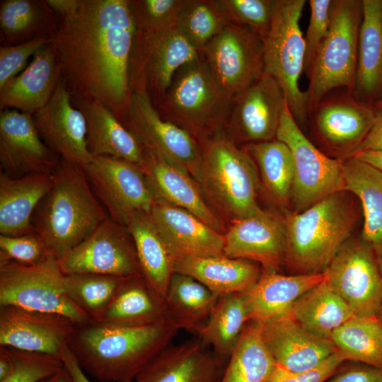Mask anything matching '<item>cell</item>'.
I'll return each instance as SVG.
<instances>
[{
    "instance_id": "6da1fadb",
    "label": "cell",
    "mask_w": 382,
    "mask_h": 382,
    "mask_svg": "<svg viewBox=\"0 0 382 382\" xmlns=\"http://www.w3.org/2000/svg\"><path fill=\"white\" fill-rule=\"evenodd\" d=\"M135 33L130 0H81L76 12L60 18L52 43L73 98L100 102L124 120Z\"/></svg>"
},
{
    "instance_id": "7a4b0ae2",
    "label": "cell",
    "mask_w": 382,
    "mask_h": 382,
    "mask_svg": "<svg viewBox=\"0 0 382 382\" xmlns=\"http://www.w3.org/2000/svg\"><path fill=\"white\" fill-rule=\"evenodd\" d=\"M172 320L143 325H76L69 347L83 371L101 382H134L179 330Z\"/></svg>"
},
{
    "instance_id": "3957f363",
    "label": "cell",
    "mask_w": 382,
    "mask_h": 382,
    "mask_svg": "<svg viewBox=\"0 0 382 382\" xmlns=\"http://www.w3.org/2000/svg\"><path fill=\"white\" fill-rule=\"evenodd\" d=\"M54 176L33 214V225L48 253L59 260L110 216L82 167L61 158Z\"/></svg>"
},
{
    "instance_id": "277c9868",
    "label": "cell",
    "mask_w": 382,
    "mask_h": 382,
    "mask_svg": "<svg viewBox=\"0 0 382 382\" xmlns=\"http://www.w3.org/2000/svg\"><path fill=\"white\" fill-rule=\"evenodd\" d=\"M347 191L330 195L306 210L284 219L285 263L294 274L323 273L349 238L356 208Z\"/></svg>"
},
{
    "instance_id": "5b68a950",
    "label": "cell",
    "mask_w": 382,
    "mask_h": 382,
    "mask_svg": "<svg viewBox=\"0 0 382 382\" xmlns=\"http://www.w3.org/2000/svg\"><path fill=\"white\" fill-rule=\"evenodd\" d=\"M361 21L362 0H332L328 33L308 78V114L335 91L353 94Z\"/></svg>"
},
{
    "instance_id": "8992f818",
    "label": "cell",
    "mask_w": 382,
    "mask_h": 382,
    "mask_svg": "<svg viewBox=\"0 0 382 382\" xmlns=\"http://www.w3.org/2000/svg\"><path fill=\"white\" fill-rule=\"evenodd\" d=\"M199 145L202 156L199 184L220 209L233 221L261 211L257 199L258 170L249 153L219 135Z\"/></svg>"
},
{
    "instance_id": "52a82bcc",
    "label": "cell",
    "mask_w": 382,
    "mask_h": 382,
    "mask_svg": "<svg viewBox=\"0 0 382 382\" xmlns=\"http://www.w3.org/2000/svg\"><path fill=\"white\" fill-rule=\"evenodd\" d=\"M232 100L201 54L177 71L166 94L154 106L163 118L183 125L194 136L224 125Z\"/></svg>"
},
{
    "instance_id": "ba28073f",
    "label": "cell",
    "mask_w": 382,
    "mask_h": 382,
    "mask_svg": "<svg viewBox=\"0 0 382 382\" xmlns=\"http://www.w3.org/2000/svg\"><path fill=\"white\" fill-rule=\"evenodd\" d=\"M306 2L277 0L271 27L264 40V72L279 84L299 125L308 118L307 94L299 85L305 57L304 37L299 22Z\"/></svg>"
},
{
    "instance_id": "9c48e42d",
    "label": "cell",
    "mask_w": 382,
    "mask_h": 382,
    "mask_svg": "<svg viewBox=\"0 0 382 382\" xmlns=\"http://www.w3.org/2000/svg\"><path fill=\"white\" fill-rule=\"evenodd\" d=\"M58 260L48 255L34 265L0 260V306L58 314L77 325L92 321L68 296Z\"/></svg>"
},
{
    "instance_id": "30bf717a",
    "label": "cell",
    "mask_w": 382,
    "mask_h": 382,
    "mask_svg": "<svg viewBox=\"0 0 382 382\" xmlns=\"http://www.w3.org/2000/svg\"><path fill=\"white\" fill-rule=\"evenodd\" d=\"M121 122L136 137L144 151L199 183L202 163L200 145L187 129L161 116L145 86L132 88L129 108Z\"/></svg>"
},
{
    "instance_id": "8fae6325",
    "label": "cell",
    "mask_w": 382,
    "mask_h": 382,
    "mask_svg": "<svg viewBox=\"0 0 382 382\" xmlns=\"http://www.w3.org/2000/svg\"><path fill=\"white\" fill-rule=\"evenodd\" d=\"M276 139L289 149L294 161L291 202L301 212L325 197L345 191L343 159L329 157L303 134L287 104L282 112Z\"/></svg>"
},
{
    "instance_id": "7c38bea8",
    "label": "cell",
    "mask_w": 382,
    "mask_h": 382,
    "mask_svg": "<svg viewBox=\"0 0 382 382\" xmlns=\"http://www.w3.org/2000/svg\"><path fill=\"white\" fill-rule=\"evenodd\" d=\"M325 280L354 316L379 317L382 272L373 249L362 239H347L324 272Z\"/></svg>"
},
{
    "instance_id": "4fadbf2b",
    "label": "cell",
    "mask_w": 382,
    "mask_h": 382,
    "mask_svg": "<svg viewBox=\"0 0 382 382\" xmlns=\"http://www.w3.org/2000/svg\"><path fill=\"white\" fill-rule=\"evenodd\" d=\"M200 56L177 25L151 35L136 30L130 69L131 89L143 85L156 105L166 94L177 71Z\"/></svg>"
},
{
    "instance_id": "5bb4252c",
    "label": "cell",
    "mask_w": 382,
    "mask_h": 382,
    "mask_svg": "<svg viewBox=\"0 0 382 382\" xmlns=\"http://www.w3.org/2000/svg\"><path fill=\"white\" fill-rule=\"evenodd\" d=\"M83 169L112 219L126 226L134 214H149L155 197L140 166L115 157L96 156Z\"/></svg>"
},
{
    "instance_id": "9a60e30c",
    "label": "cell",
    "mask_w": 382,
    "mask_h": 382,
    "mask_svg": "<svg viewBox=\"0 0 382 382\" xmlns=\"http://www.w3.org/2000/svg\"><path fill=\"white\" fill-rule=\"evenodd\" d=\"M202 56L221 88L233 98L264 72V41L246 27L228 23Z\"/></svg>"
},
{
    "instance_id": "2e32d148",
    "label": "cell",
    "mask_w": 382,
    "mask_h": 382,
    "mask_svg": "<svg viewBox=\"0 0 382 382\" xmlns=\"http://www.w3.org/2000/svg\"><path fill=\"white\" fill-rule=\"evenodd\" d=\"M58 261L64 274L95 273L122 278L142 276L130 233L110 217Z\"/></svg>"
},
{
    "instance_id": "e0dca14e",
    "label": "cell",
    "mask_w": 382,
    "mask_h": 382,
    "mask_svg": "<svg viewBox=\"0 0 382 382\" xmlns=\"http://www.w3.org/2000/svg\"><path fill=\"white\" fill-rule=\"evenodd\" d=\"M286 105L283 91L271 75L260 78L232 100L224 125L231 140L258 143L276 139Z\"/></svg>"
},
{
    "instance_id": "ac0fdd59",
    "label": "cell",
    "mask_w": 382,
    "mask_h": 382,
    "mask_svg": "<svg viewBox=\"0 0 382 382\" xmlns=\"http://www.w3.org/2000/svg\"><path fill=\"white\" fill-rule=\"evenodd\" d=\"M71 98L60 77L50 101L33 118L41 139L53 152L83 168L94 156L88 149L86 118Z\"/></svg>"
},
{
    "instance_id": "d6986e66",
    "label": "cell",
    "mask_w": 382,
    "mask_h": 382,
    "mask_svg": "<svg viewBox=\"0 0 382 382\" xmlns=\"http://www.w3.org/2000/svg\"><path fill=\"white\" fill-rule=\"evenodd\" d=\"M76 325L61 315L0 306V346L62 359Z\"/></svg>"
},
{
    "instance_id": "ffe728a7",
    "label": "cell",
    "mask_w": 382,
    "mask_h": 382,
    "mask_svg": "<svg viewBox=\"0 0 382 382\" xmlns=\"http://www.w3.org/2000/svg\"><path fill=\"white\" fill-rule=\"evenodd\" d=\"M311 115L320 139L331 149L345 154L346 158L366 137L375 122L376 110L345 90L340 94H328L310 111Z\"/></svg>"
},
{
    "instance_id": "44dd1931",
    "label": "cell",
    "mask_w": 382,
    "mask_h": 382,
    "mask_svg": "<svg viewBox=\"0 0 382 382\" xmlns=\"http://www.w3.org/2000/svg\"><path fill=\"white\" fill-rule=\"evenodd\" d=\"M61 158L41 139L33 115L14 109L0 112L1 171L13 178L52 173Z\"/></svg>"
},
{
    "instance_id": "7402d4cb",
    "label": "cell",
    "mask_w": 382,
    "mask_h": 382,
    "mask_svg": "<svg viewBox=\"0 0 382 382\" xmlns=\"http://www.w3.org/2000/svg\"><path fill=\"white\" fill-rule=\"evenodd\" d=\"M224 255L260 263L263 270L274 271L285 263L284 219L262 209L233 221L224 235Z\"/></svg>"
},
{
    "instance_id": "603a6c76",
    "label": "cell",
    "mask_w": 382,
    "mask_h": 382,
    "mask_svg": "<svg viewBox=\"0 0 382 382\" xmlns=\"http://www.w3.org/2000/svg\"><path fill=\"white\" fill-rule=\"evenodd\" d=\"M149 214L175 259L224 255V235L191 212L155 198Z\"/></svg>"
},
{
    "instance_id": "cb8c5ba5",
    "label": "cell",
    "mask_w": 382,
    "mask_h": 382,
    "mask_svg": "<svg viewBox=\"0 0 382 382\" xmlns=\"http://www.w3.org/2000/svg\"><path fill=\"white\" fill-rule=\"evenodd\" d=\"M262 336L277 364L293 373L311 370L337 352L331 340L308 332L291 315L262 323Z\"/></svg>"
},
{
    "instance_id": "d4e9b609",
    "label": "cell",
    "mask_w": 382,
    "mask_h": 382,
    "mask_svg": "<svg viewBox=\"0 0 382 382\" xmlns=\"http://www.w3.org/2000/svg\"><path fill=\"white\" fill-rule=\"evenodd\" d=\"M221 361L197 336L170 345L139 374L134 382H219Z\"/></svg>"
},
{
    "instance_id": "484cf974",
    "label": "cell",
    "mask_w": 382,
    "mask_h": 382,
    "mask_svg": "<svg viewBox=\"0 0 382 382\" xmlns=\"http://www.w3.org/2000/svg\"><path fill=\"white\" fill-rule=\"evenodd\" d=\"M61 77L51 42L39 50L20 74L0 87V110L14 109L33 115L52 98Z\"/></svg>"
},
{
    "instance_id": "4316f807",
    "label": "cell",
    "mask_w": 382,
    "mask_h": 382,
    "mask_svg": "<svg viewBox=\"0 0 382 382\" xmlns=\"http://www.w3.org/2000/svg\"><path fill=\"white\" fill-rule=\"evenodd\" d=\"M54 171L20 178H13L1 171V235L16 236L35 233L33 216L54 183Z\"/></svg>"
},
{
    "instance_id": "83f0119b",
    "label": "cell",
    "mask_w": 382,
    "mask_h": 382,
    "mask_svg": "<svg viewBox=\"0 0 382 382\" xmlns=\"http://www.w3.org/2000/svg\"><path fill=\"white\" fill-rule=\"evenodd\" d=\"M155 198L183 208L219 232L222 225L204 200L197 182L190 175L144 151L141 166Z\"/></svg>"
},
{
    "instance_id": "f1b7e54d",
    "label": "cell",
    "mask_w": 382,
    "mask_h": 382,
    "mask_svg": "<svg viewBox=\"0 0 382 382\" xmlns=\"http://www.w3.org/2000/svg\"><path fill=\"white\" fill-rule=\"evenodd\" d=\"M71 100L84 115L88 149L94 156H108L142 166L141 144L106 106L96 100Z\"/></svg>"
},
{
    "instance_id": "f546056e",
    "label": "cell",
    "mask_w": 382,
    "mask_h": 382,
    "mask_svg": "<svg viewBox=\"0 0 382 382\" xmlns=\"http://www.w3.org/2000/svg\"><path fill=\"white\" fill-rule=\"evenodd\" d=\"M353 94L373 106L382 100V0H362Z\"/></svg>"
},
{
    "instance_id": "4dcf8cb0",
    "label": "cell",
    "mask_w": 382,
    "mask_h": 382,
    "mask_svg": "<svg viewBox=\"0 0 382 382\" xmlns=\"http://www.w3.org/2000/svg\"><path fill=\"white\" fill-rule=\"evenodd\" d=\"M325 279V274L284 275L262 270L247 292L249 321L265 323L290 315L294 303Z\"/></svg>"
},
{
    "instance_id": "1f68e13d",
    "label": "cell",
    "mask_w": 382,
    "mask_h": 382,
    "mask_svg": "<svg viewBox=\"0 0 382 382\" xmlns=\"http://www.w3.org/2000/svg\"><path fill=\"white\" fill-rule=\"evenodd\" d=\"M174 272L195 279L221 296L249 291L262 270L255 262L220 255L175 258Z\"/></svg>"
},
{
    "instance_id": "d6a6232c",
    "label": "cell",
    "mask_w": 382,
    "mask_h": 382,
    "mask_svg": "<svg viewBox=\"0 0 382 382\" xmlns=\"http://www.w3.org/2000/svg\"><path fill=\"white\" fill-rule=\"evenodd\" d=\"M345 191L357 196L364 214L362 240L382 257V171L354 156L343 159Z\"/></svg>"
},
{
    "instance_id": "836d02e7",
    "label": "cell",
    "mask_w": 382,
    "mask_h": 382,
    "mask_svg": "<svg viewBox=\"0 0 382 382\" xmlns=\"http://www.w3.org/2000/svg\"><path fill=\"white\" fill-rule=\"evenodd\" d=\"M126 227L133 238L143 277L165 300L174 273V257L149 214H134Z\"/></svg>"
},
{
    "instance_id": "e575fe53",
    "label": "cell",
    "mask_w": 382,
    "mask_h": 382,
    "mask_svg": "<svg viewBox=\"0 0 382 382\" xmlns=\"http://www.w3.org/2000/svg\"><path fill=\"white\" fill-rule=\"evenodd\" d=\"M168 320L165 300L142 276H135L123 280L108 307L92 321L135 325Z\"/></svg>"
},
{
    "instance_id": "d590c367",
    "label": "cell",
    "mask_w": 382,
    "mask_h": 382,
    "mask_svg": "<svg viewBox=\"0 0 382 382\" xmlns=\"http://www.w3.org/2000/svg\"><path fill=\"white\" fill-rule=\"evenodd\" d=\"M290 315L308 332L329 340L337 328L354 316L325 279L294 303Z\"/></svg>"
},
{
    "instance_id": "8d00e7d4",
    "label": "cell",
    "mask_w": 382,
    "mask_h": 382,
    "mask_svg": "<svg viewBox=\"0 0 382 382\" xmlns=\"http://www.w3.org/2000/svg\"><path fill=\"white\" fill-rule=\"evenodd\" d=\"M219 298L195 279L174 272L165 301L170 319L179 329L197 335Z\"/></svg>"
},
{
    "instance_id": "74e56055",
    "label": "cell",
    "mask_w": 382,
    "mask_h": 382,
    "mask_svg": "<svg viewBox=\"0 0 382 382\" xmlns=\"http://www.w3.org/2000/svg\"><path fill=\"white\" fill-rule=\"evenodd\" d=\"M248 322L247 292L221 296L197 336L212 347L221 361L230 357Z\"/></svg>"
},
{
    "instance_id": "f35d334b",
    "label": "cell",
    "mask_w": 382,
    "mask_h": 382,
    "mask_svg": "<svg viewBox=\"0 0 382 382\" xmlns=\"http://www.w3.org/2000/svg\"><path fill=\"white\" fill-rule=\"evenodd\" d=\"M262 326L245 325L219 382H268L277 364L264 343Z\"/></svg>"
},
{
    "instance_id": "ab89813d",
    "label": "cell",
    "mask_w": 382,
    "mask_h": 382,
    "mask_svg": "<svg viewBox=\"0 0 382 382\" xmlns=\"http://www.w3.org/2000/svg\"><path fill=\"white\" fill-rule=\"evenodd\" d=\"M45 1L4 0L0 6L1 39L18 44L42 35L52 36L57 25Z\"/></svg>"
},
{
    "instance_id": "60d3db41",
    "label": "cell",
    "mask_w": 382,
    "mask_h": 382,
    "mask_svg": "<svg viewBox=\"0 0 382 382\" xmlns=\"http://www.w3.org/2000/svg\"><path fill=\"white\" fill-rule=\"evenodd\" d=\"M330 340L344 361L382 369V319L353 316L332 334Z\"/></svg>"
},
{
    "instance_id": "b9f144b4",
    "label": "cell",
    "mask_w": 382,
    "mask_h": 382,
    "mask_svg": "<svg viewBox=\"0 0 382 382\" xmlns=\"http://www.w3.org/2000/svg\"><path fill=\"white\" fill-rule=\"evenodd\" d=\"M259 168L263 185L270 196L281 205L291 202L294 161L288 146L274 139L250 143L245 149Z\"/></svg>"
},
{
    "instance_id": "7bdbcfd3",
    "label": "cell",
    "mask_w": 382,
    "mask_h": 382,
    "mask_svg": "<svg viewBox=\"0 0 382 382\" xmlns=\"http://www.w3.org/2000/svg\"><path fill=\"white\" fill-rule=\"evenodd\" d=\"M125 278L95 274H64V286L71 300L91 320L108 307Z\"/></svg>"
},
{
    "instance_id": "ee69618b",
    "label": "cell",
    "mask_w": 382,
    "mask_h": 382,
    "mask_svg": "<svg viewBox=\"0 0 382 382\" xmlns=\"http://www.w3.org/2000/svg\"><path fill=\"white\" fill-rule=\"evenodd\" d=\"M228 23L218 0H187L177 27L201 54L207 43Z\"/></svg>"
},
{
    "instance_id": "f6af8a7d",
    "label": "cell",
    "mask_w": 382,
    "mask_h": 382,
    "mask_svg": "<svg viewBox=\"0 0 382 382\" xmlns=\"http://www.w3.org/2000/svg\"><path fill=\"white\" fill-rule=\"evenodd\" d=\"M230 23L248 28L264 41L272 22L277 0H218Z\"/></svg>"
},
{
    "instance_id": "bcb514c9",
    "label": "cell",
    "mask_w": 382,
    "mask_h": 382,
    "mask_svg": "<svg viewBox=\"0 0 382 382\" xmlns=\"http://www.w3.org/2000/svg\"><path fill=\"white\" fill-rule=\"evenodd\" d=\"M186 1H130L135 18L136 30L151 35L176 25Z\"/></svg>"
},
{
    "instance_id": "7dc6e473",
    "label": "cell",
    "mask_w": 382,
    "mask_h": 382,
    "mask_svg": "<svg viewBox=\"0 0 382 382\" xmlns=\"http://www.w3.org/2000/svg\"><path fill=\"white\" fill-rule=\"evenodd\" d=\"M12 366L0 382H40L64 368L61 359L42 353L8 347Z\"/></svg>"
},
{
    "instance_id": "c3c4849f",
    "label": "cell",
    "mask_w": 382,
    "mask_h": 382,
    "mask_svg": "<svg viewBox=\"0 0 382 382\" xmlns=\"http://www.w3.org/2000/svg\"><path fill=\"white\" fill-rule=\"evenodd\" d=\"M332 0H310L311 16L304 37L303 71L308 78L320 45L329 30Z\"/></svg>"
},
{
    "instance_id": "681fc988",
    "label": "cell",
    "mask_w": 382,
    "mask_h": 382,
    "mask_svg": "<svg viewBox=\"0 0 382 382\" xmlns=\"http://www.w3.org/2000/svg\"><path fill=\"white\" fill-rule=\"evenodd\" d=\"M48 255L44 242L36 233L16 236L0 235V260L34 265Z\"/></svg>"
},
{
    "instance_id": "f907efd6",
    "label": "cell",
    "mask_w": 382,
    "mask_h": 382,
    "mask_svg": "<svg viewBox=\"0 0 382 382\" xmlns=\"http://www.w3.org/2000/svg\"><path fill=\"white\" fill-rule=\"evenodd\" d=\"M52 36L42 35L16 45L0 47V87L25 69L31 56L48 44Z\"/></svg>"
},
{
    "instance_id": "816d5d0a",
    "label": "cell",
    "mask_w": 382,
    "mask_h": 382,
    "mask_svg": "<svg viewBox=\"0 0 382 382\" xmlns=\"http://www.w3.org/2000/svg\"><path fill=\"white\" fill-rule=\"evenodd\" d=\"M344 361L340 354L335 352L316 368L304 372H290L277 365L268 382H326Z\"/></svg>"
},
{
    "instance_id": "f5cc1de1",
    "label": "cell",
    "mask_w": 382,
    "mask_h": 382,
    "mask_svg": "<svg viewBox=\"0 0 382 382\" xmlns=\"http://www.w3.org/2000/svg\"><path fill=\"white\" fill-rule=\"evenodd\" d=\"M326 382H382V369L356 363L339 369Z\"/></svg>"
},
{
    "instance_id": "db71d44e",
    "label": "cell",
    "mask_w": 382,
    "mask_h": 382,
    "mask_svg": "<svg viewBox=\"0 0 382 382\" xmlns=\"http://www.w3.org/2000/svg\"><path fill=\"white\" fill-rule=\"evenodd\" d=\"M364 150L382 151V111L376 110L375 122L356 152Z\"/></svg>"
},
{
    "instance_id": "11a10c76",
    "label": "cell",
    "mask_w": 382,
    "mask_h": 382,
    "mask_svg": "<svg viewBox=\"0 0 382 382\" xmlns=\"http://www.w3.org/2000/svg\"><path fill=\"white\" fill-rule=\"evenodd\" d=\"M62 360L69 375L70 382H92L80 366L69 347L64 350Z\"/></svg>"
},
{
    "instance_id": "9f6ffc18",
    "label": "cell",
    "mask_w": 382,
    "mask_h": 382,
    "mask_svg": "<svg viewBox=\"0 0 382 382\" xmlns=\"http://www.w3.org/2000/svg\"><path fill=\"white\" fill-rule=\"evenodd\" d=\"M45 2L53 11L63 18L76 11L81 0H46Z\"/></svg>"
},
{
    "instance_id": "6f0895ef",
    "label": "cell",
    "mask_w": 382,
    "mask_h": 382,
    "mask_svg": "<svg viewBox=\"0 0 382 382\" xmlns=\"http://www.w3.org/2000/svg\"><path fill=\"white\" fill-rule=\"evenodd\" d=\"M354 156L382 171V151L364 150L354 153Z\"/></svg>"
},
{
    "instance_id": "680465c9",
    "label": "cell",
    "mask_w": 382,
    "mask_h": 382,
    "mask_svg": "<svg viewBox=\"0 0 382 382\" xmlns=\"http://www.w3.org/2000/svg\"><path fill=\"white\" fill-rule=\"evenodd\" d=\"M12 366L11 358L6 347L0 346V381L9 374Z\"/></svg>"
},
{
    "instance_id": "91938a15",
    "label": "cell",
    "mask_w": 382,
    "mask_h": 382,
    "mask_svg": "<svg viewBox=\"0 0 382 382\" xmlns=\"http://www.w3.org/2000/svg\"><path fill=\"white\" fill-rule=\"evenodd\" d=\"M40 382H70V377L64 366L61 371Z\"/></svg>"
},
{
    "instance_id": "94428289",
    "label": "cell",
    "mask_w": 382,
    "mask_h": 382,
    "mask_svg": "<svg viewBox=\"0 0 382 382\" xmlns=\"http://www.w3.org/2000/svg\"><path fill=\"white\" fill-rule=\"evenodd\" d=\"M374 108L376 110L382 111V100L378 101L374 105Z\"/></svg>"
},
{
    "instance_id": "6125c7cd",
    "label": "cell",
    "mask_w": 382,
    "mask_h": 382,
    "mask_svg": "<svg viewBox=\"0 0 382 382\" xmlns=\"http://www.w3.org/2000/svg\"><path fill=\"white\" fill-rule=\"evenodd\" d=\"M379 267L382 272V257L378 260Z\"/></svg>"
},
{
    "instance_id": "be15d7a7",
    "label": "cell",
    "mask_w": 382,
    "mask_h": 382,
    "mask_svg": "<svg viewBox=\"0 0 382 382\" xmlns=\"http://www.w3.org/2000/svg\"><path fill=\"white\" fill-rule=\"evenodd\" d=\"M380 318L382 319V308H381V313H380Z\"/></svg>"
}]
</instances>
